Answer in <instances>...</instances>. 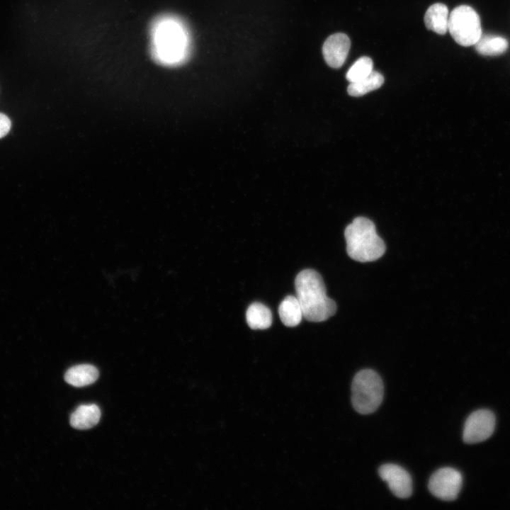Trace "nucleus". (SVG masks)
Masks as SVG:
<instances>
[{
  "instance_id": "obj_15",
  "label": "nucleus",
  "mask_w": 510,
  "mask_h": 510,
  "mask_svg": "<svg viewBox=\"0 0 510 510\" xmlns=\"http://www.w3.org/2000/svg\"><path fill=\"white\" fill-rule=\"evenodd\" d=\"M475 46L476 51L482 55L495 56L505 52L509 43L506 38L501 36L482 35Z\"/></svg>"
},
{
  "instance_id": "obj_4",
  "label": "nucleus",
  "mask_w": 510,
  "mask_h": 510,
  "mask_svg": "<svg viewBox=\"0 0 510 510\" xmlns=\"http://www.w3.org/2000/svg\"><path fill=\"white\" fill-rule=\"evenodd\" d=\"M384 385L380 375L371 369H363L354 376L351 384V402L361 414L374 412L380 405Z\"/></svg>"
},
{
  "instance_id": "obj_12",
  "label": "nucleus",
  "mask_w": 510,
  "mask_h": 510,
  "mask_svg": "<svg viewBox=\"0 0 510 510\" xmlns=\"http://www.w3.org/2000/svg\"><path fill=\"white\" fill-rule=\"evenodd\" d=\"M98 369L90 364H81L68 369L65 381L74 387H84L94 383L98 378Z\"/></svg>"
},
{
  "instance_id": "obj_16",
  "label": "nucleus",
  "mask_w": 510,
  "mask_h": 510,
  "mask_svg": "<svg viewBox=\"0 0 510 510\" xmlns=\"http://www.w3.org/2000/svg\"><path fill=\"white\" fill-rule=\"evenodd\" d=\"M383 82V76L380 72L373 70L366 77L355 82H351L347 88V91L352 96H363L379 89Z\"/></svg>"
},
{
  "instance_id": "obj_5",
  "label": "nucleus",
  "mask_w": 510,
  "mask_h": 510,
  "mask_svg": "<svg viewBox=\"0 0 510 510\" xmlns=\"http://www.w3.org/2000/svg\"><path fill=\"white\" fill-rule=\"evenodd\" d=\"M448 31L458 44L465 47L475 45L482 36L479 15L471 6L455 7L449 16Z\"/></svg>"
},
{
  "instance_id": "obj_1",
  "label": "nucleus",
  "mask_w": 510,
  "mask_h": 510,
  "mask_svg": "<svg viewBox=\"0 0 510 510\" xmlns=\"http://www.w3.org/2000/svg\"><path fill=\"white\" fill-rule=\"evenodd\" d=\"M189 40L188 30L179 18L171 15L159 16L150 31L152 57L163 66L179 65L188 55Z\"/></svg>"
},
{
  "instance_id": "obj_2",
  "label": "nucleus",
  "mask_w": 510,
  "mask_h": 510,
  "mask_svg": "<svg viewBox=\"0 0 510 510\" xmlns=\"http://www.w3.org/2000/svg\"><path fill=\"white\" fill-rule=\"evenodd\" d=\"M296 297L303 317L310 322H323L336 311L335 302L327 295L321 275L313 269L301 271L295 280Z\"/></svg>"
},
{
  "instance_id": "obj_17",
  "label": "nucleus",
  "mask_w": 510,
  "mask_h": 510,
  "mask_svg": "<svg viewBox=\"0 0 510 510\" xmlns=\"http://www.w3.org/2000/svg\"><path fill=\"white\" fill-rule=\"evenodd\" d=\"M373 68V62L371 58L367 56L361 57L346 72V79L351 82H355L368 76Z\"/></svg>"
},
{
  "instance_id": "obj_14",
  "label": "nucleus",
  "mask_w": 510,
  "mask_h": 510,
  "mask_svg": "<svg viewBox=\"0 0 510 510\" xmlns=\"http://www.w3.org/2000/svg\"><path fill=\"white\" fill-rule=\"evenodd\" d=\"M248 325L252 329H265L272 324V314L270 309L261 302L251 304L246 312Z\"/></svg>"
},
{
  "instance_id": "obj_8",
  "label": "nucleus",
  "mask_w": 510,
  "mask_h": 510,
  "mask_svg": "<svg viewBox=\"0 0 510 510\" xmlns=\"http://www.w3.org/2000/svg\"><path fill=\"white\" fill-rule=\"evenodd\" d=\"M378 474L396 497L405 499L412 495L413 491L412 477L401 466L392 463L384 464L380 467Z\"/></svg>"
},
{
  "instance_id": "obj_10",
  "label": "nucleus",
  "mask_w": 510,
  "mask_h": 510,
  "mask_svg": "<svg viewBox=\"0 0 510 510\" xmlns=\"http://www.w3.org/2000/svg\"><path fill=\"white\" fill-rule=\"evenodd\" d=\"M448 8L441 3L430 6L424 15L426 28L439 35H444L448 30Z\"/></svg>"
},
{
  "instance_id": "obj_13",
  "label": "nucleus",
  "mask_w": 510,
  "mask_h": 510,
  "mask_svg": "<svg viewBox=\"0 0 510 510\" xmlns=\"http://www.w3.org/2000/svg\"><path fill=\"white\" fill-rule=\"evenodd\" d=\"M278 313L281 322L287 327L299 324L303 317L302 310L296 296L288 295L280 302Z\"/></svg>"
},
{
  "instance_id": "obj_3",
  "label": "nucleus",
  "mask_w": 510,
  "mask_h": 510,
  "mask_svg": "<svg viewBox=\"0 0 510 510\" xmlns=\"http://www.w3.org/2000/svg\"><path fill=\"white\" fill-rule=\"evenodd\" d=\"M348 255L359 262H370L380 259L385 251L383 240L378 235L373 222L364 217H358L345 229Z\"/></svg>"
},
{
  "instance_id": "obj_9",
  "label": "nucleus",
  "mask_w": 510,
  "mask_h": 510,
  "mask_svg": "<svg viewBox=\"0 0 510 510\" xmlns=\"http://www.w3.org/2000/svg\"><path fill=\"white\" fill-rule=\"evenodd\" d=\"M351 40L343 33H337L329 36L322 46V54L327 64L332 68L341 67L349 52Z\"/></svg>"
},
{
  "instance_id": "obj_6",
  "label": "nucleus",
  "mask_w": 510,
  "mask_h": 510,
  "mask_svg": "<svg viewBox=\"0 0 510 510\" xmlns=\"http://www.w3.org/2000/svg\"><path fill=\"white\" fill-rule=\"evenodd\" d=\"M463 477L452 468H440L433 473L429 481V489L436 497L444 501L455 499L460 491Z\"/></svg>"
},
{
  "instance_id": "obj_18",
  "label": "nucleus",
  "mask_w": 510,
  "mask_h": 510,
  "mask_svg": "<svg viewBox=\"0 0 510 510\" xmlns=\"http://www.w3.org/2000/svg\"><path fill=\"white\" fill-rule=\"evenodd\" d=\"M11 128V121L4 114L0 113V138L5 136Z\"/></svg>"
},
{
  "instance_id": "obj_11",
  "label": "nucleus",
  "mask_w": 510,
  "mask_h": 510,
  "mask_svg": "<svg viewBox=\"0 0 510 510\" xmlns=\"http://www.w3.org/2000/svg\"><path fill=\"white\" fill-rule=\"evenodd\" d=\"M101 418V411L94 404L79 406L70 416V424L77 429H89L96 425Z\"/></svg>"
},
{
  "instance_id": "obj_7",
  "label": "nucleus",
  "mask_w": 510,
  "mask_h": 510,
  "mask_svg": "<svg viewBox=\"0 0 510 510\" xmlns=\"http://www.w3.org/2000/svg\"><path fill=\"white\" fill-rule=\"evenodd\" d=\"M495 417L487 409L472 413L465 423L463 438L467 443H477L487 439L494 432Z\"/></svg>"
}]
</instances>
